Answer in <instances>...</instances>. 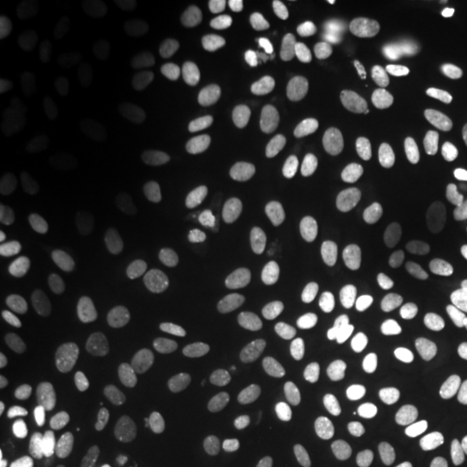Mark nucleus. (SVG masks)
<instances>
[{
	"instance_id": "1",
	"label": "nucleus",
	"mask_w": 467,
	"mask_h": 467,
	"mask_svg": "<svg viewBox=\"0 0 467 467\" xmlns=\"http://www.w3.org/2000/svg\"><path fill=\"white\" fill-rule=\"evenodd\" d=\"M200 320L210 336L241 355H260L268 344L265 320L232 296H208L200 307Z\"/></svg>"
},
{
	"instance_id": "2",
	"label": "nucleus",
	"mask_w": 467,
	"mask_h": 467,
	"mask_svg": "<svg viewBox=\"0 0 467 467\" xmlns=\"http://www.w3.org/2000/svg\"><path fill=\"white\" fill-rule=\"evenodd\" d=\"M121 407L145 426H180L195 418L197 402L186 389L171 381H148L128 389Z\"/></svg>"
},
{
	"instance_id": "3",
	"label": "nucleus",
	"mask_w": 467,
	"mask_h": 467,
	"mask_svg": "<svg viewBox=\"0 0 467 467\" xmlns=\"http://www.w3.org/2000/svg\"><path fill=\"white\" fill-rule=\"evenodd\" d=\"M296 279L309 295L336 309H355L366 295L364 279L353 268L323 255L301 260Z\"/></svg>"
},
{
	"instance_id": "4",
	"label": "nucleus",
	"mask_w": 467,
	"mask_h": 467,
	"mask_svg": "<svg viewBox=\"0 0 467 467\" xmlns=\"http://www.w3.org/2000/svg\"><path fill=\"white\" fill-rule=\"evenodd\" d=\"M203 17L210 31L234 46L258 44L271 28L266 9L251 0H213L203 5Z\"/></svg>"
},
{
	"instance_id": "5",
	"label": "nucleus",
	"mask_w": 467,
	"mask_h": 467,
	"mask_svg": "<svg viewBox=\"0 0 467 467\" xmlns=\"http://www.w3.org/2000/svg\"><path fill=\"white\" fill-rule=\"evenodd\" d=\"M100 20L93 0H58L42 17V39L52 50H66L91 37Z\"/></svg>"
},
{
	"instance_id": "6",
	"label": "nucleus",
	"mask_w": 467,
	"mask_h": 467,
	"mask_svg": "<svg viewBox=\"0 0 467 467\" xmlns=\"http://www.w3.org/2000/svg\"><path fill=\"white\" fill-rule=\"evenodd\" d=\"M353 396L361 409L379 416H399L413 411L426 400V392L418 383L402 377L370 375L361 377L353 388Z\"/></svg>"
},
{
	"instance_id": "7",
	"label": "nucleus",
	"mask_w": 467,
	"mask_h": 467,
	"mask_svg": "<svg viewBox=\"0 0 467 467\" xmlns=\"http://www.w3.org/2000/svg\"><path fill=\"white\" fill-rule=\"evenodd\" d=\"M309 74L320 89L331 93L355 91L372 76V63L364 52L353 48H329L314 55Z\"/></svg>"
},
{
	"instance_id": "8",
	"label": "nucleus",
	"mask_w": 467,
	"mask_h": 467,
	"mask_svg": "<svg viewBox=\"0 0 467 467\" xmlns=\"http://www.w3.org/2000/svg\"><path fill=\"white\" fill-rule=\"evenodd\" d=\"M93 104H96V89L87 76L69 74L63 76L46 89L44 107L46 113L57 126L80 128L89 119Z\"/></svg>"
},
{
	"instance_id": "9",
	"label": "nucleus",
	"mask_w": 467,
	"mask_h": 467,
	"mask_svg": "<svg viewBox=\"0 0 467 467\" xmlns=\"http://www.w3.org/2000/svg\"><path fill=\"white\" fill-rule=\"evenodd\" d=\"M9 299L25 303L33 309L39 331L50 329L66 309V288L35 275L31 268H20L9 279Z\"/></svg>"
},
{
	"instance_id": "10",
	"label": "nucleus",
	"mask_w": 467,
	"mask_h": 467,
	"mask_svg": "<svg viewBox=\"0 0 467 467\" xmlns=\"http://www.w3.org/2000/svg\"><path fill=\"white\" fill-rule=\"evenodd\" d=\"M388 161V143L377 130L358 128L337 139L327 151V165L334 173H353L375 169Z\"/></svg>"
},
{
	"instance_id": "11",
	"label": "nucleus",
	"mask_w": 467,
	"mask_h": 467,
	"mask_svg": "<svg viewBox=\"0 0 467 467\" xmlns=\"http://www.w3.org/2000/svg\"><path fill=\"white\" fill-rule=\"evenodd\" d=\"M385 197L383 180L372 175H361L336 186L331 192L329 210L336 223L344 227H355L370 217Z\"/></svg>"
},
{
	"instance_id": "12",
	"label": "nucleus",
	"mask_w": 467,
	"mask_h": 467,
	"mask_svg": "<svg viewBox=\"0 0 467 467\" xmlns=\"http://www.w3.org/2000/svg\"><path fill=\"white\" fill-rule=\"evenodd\" d=\"M52 219L58 236L66 243H78L91 230L89 191L83 182L76 180H61L52 189Z\"/></svg>"
},
{
	"instance_id": "13",
	"label": "nucleus",
	"mask_w": 467,
	"mask_h": 467,
	"mask_svg": "<svg viewBox=\"0 0 467 467\" xmlns=\"http://www.w3.org/2000/svg\"><path fill=\"white\" fill-rule=\"evenodd\" d=\"M126 348L117 337H96L83 344L66 361V377L74 383L102 381L119 370Z\"/></svg>"
},
{
	"instance_id": "14",
	"label": "nucleus",
	"mask_w": 467,
	"mask_h": 467,
	"mask_svg": "<svg viewBox=\"0 0 467 467\" xmlns=\"http://www.w3.org/2000/svg\"><path fill=\"white\" fill-rule=\"evenodd\" d=\"M206 148V137L197 128L161 132L148 139L143 145V159L156 171H175L186 162L200 159Z\"/></svg>"
},
{
	"instance_id": "15",
	"label": "nucleus",
	"mask_w": 467,
	"mask_h": 467,
	"mask_svg": "<svg viewBox=\"0 0 467 467\" xmlns=\"http://www.w3.org/2000/svg\"><path fill=\"white\" fill-rule=\"evenodd\" d=\"M192 189L202 213L210 219L225 217L232 206V169L219 156H203L192 175Z\"/></svg>"
},
{
	"instance_id": "16",
	"label": "nucleus",
	"mask_w": 467,
	"mask_h": 467,
	"mask_svg": "<svg viewBox=\"0 0 467 467\" xmlns=\"http://www.w3.org/2000/svg\"><path fill=\"white\" fill-rule=\"evenodd\" d=\"M232 132L243 148L251 151H266L275 139V109L265 100L251 98L232 110Z\"/></svg>"
},
{
	"instance_id": "17",
	"label": "nucleus",
	"mask_w": 467,
	"mask_h": 467,
	"mask_svg": "<svg viewBox=\"0 0 467 467\" xmlns=\"http://www.w3.org/2000/svg\"><path fill=\"white\" fill-rule=\"evenodd\" d=\"M448 107L431 96H418L402 109L399 134L407 145H424L446 126Z\"/></svg>"
},
{
	"instance_id": "18",
	"label": "nucleus",
	"mask_w": 467,
	"mask_h": 467,
	"mask_svg": "<svg viewBox=\"0 0 467 467\" xmlns=\"http://www.w3.org/2000/svg\"><path fill=\"white\" fill-rule=\"evenodd\" d=\"M175 69L173 46L161 39L148 48L134 69V91L141 100H151L165 89Z\"/></svg>"
},
{
	"instance_id": "19",
	"label": "nucleus",
	"mask_w": 467,
	"mask_h": 467,
	"mask_svg": "<svg viewBox=\"0 0 467 467\" xmlns=\"http://www.w3.org/2000/svg\"><path fill=\"white\" fill-rule=\"evenodd\" d=\"M400 175L402 182L426 202H441L452 184V173L448 165L429 156L405 162Z\"/></svg>"
},
{
	"instance_id": "20",
	"label": "nucleus",
	"mask_w": 467,
	"mask_h": 467,
	"mask_svg": "<svg viewBox=\"0 0 467 467\" xmlns=\"http://www.w3.org/2000/svg\"><path fill=\"white\" fill-rule=\"evenodd\" d=\"M109 275L115 290L124 299L132 301L141 296L145 288V268L130 244L121 238H117L109 247Z\"/></svg>"
},
{
	"instance_id": "21",
	"label": "nucleus",
	"mask_w": 467,
	"mask_h": 467,
	"mask_svg": "<svg viewBox=\"0 0 467 467\" xmlns=\"http://www.w3.org/2000/svg\"><path fill=\"white\" fill-rule=\"evenodd\" d=\"M130 132V110L121 100H109L98 115V145L109 159H119L126 151Z\"/></svg>"
},
{
	"instance_id": "22",
	"label": "nucleus",
	"mask_w": 467,
	"mask_h": 467,
	"mask_svg": "<svg viewBox=\"0 0 467 467\" xmlns=\"http://www.w3.org/2000/svg\"><path fill=\"white\" fill-rule=\"evenodd\" d=\"M31 78V57L16 39L0 42V98L16 96Z\"/></svg>"
},
{
	"instance_id": "23",
	"label": "nucleus",
	"mask_w": 467,
	"mask_h": 467,
	"mask_svg": "<svg viewBox=\"0 0 467 467\" xmlns=\"http://www.w3.org/2000/svg\"><path fill=\"white\" fill-rule=\"evenodd\" d=\"M137 219L154 241H167L173 230V203L167 192L150 191L137 203Z\"/></svg>"
},
{
	"instance_id": "24",
	"label": "nucleus",
	"mask_w": 467,
	"mask_h": 467,
	"mask_svg": "<svg viewBox=\"0 0 467 467\" xmlns=\"http://www.w3.org/2000/svg\"><path fill=\"white\" fill-rule=\"evenodd\" d=\"M285 9L312 28H331L342 17L340 0H285Z\"/></svg>"
},
{
	"instance_id": "25",
	"label": "nucleus",
	"mask_w": 467,
	"mask_h": 467,
	"mask_svg": "<svg viewBox=\"0 0 467 467\" xmlns=\"http://www.w3.org/2000/svg\"><path fill=\"white\" fill-rule=\"evenodd\" d=\"M44 451L37 437L26 431L14 433L3 443L0 451V467H42Z\"/></svg>"
},
{
	"instance_id": "26",
	"label": "nucleus",
	"mask_w": 467,
	"mask_h": 467,
	"mask_svg": "<svg viewBox=\"0 0 467 467\" xmlns=\"http://www.w3.org/2000/svg\"><path fill=\"white\" fill-rule=\"evenodd\" d=\"M50 452L55 467H98L96 457L66 429L52 433Z\"/></svg>"
},
{
	"instance_id": "27",
	"label": "nucleus",
	"mask_w": 467,
	"mask_h": 467,
	"mask_svg": "<svg viewBox=\"0 0 467 467\" xmlns=\"http://www.w3.org/2000/svg\"><path fill=\"white\" fill-rule=\"evenodd\" d=\"M26 268H31L35 275L48 279V282L66 288L67 268L57 258V254L52 251L50 244H46L44 241H35L26 247Z\"/></svg>"
},
{
	"instance_id": "28",
	"label": "nucleus",
	"mask_w": 467,
	"mask_h": 467,
	"mask_svg": "<svg viewBox=\"0 0 467 467\" xmlns=\"http://www.w3.org/2000/svg\"><path fill=\"white\" fill-rule=\"evenodd\" d=\"M3 325L5 329H7V334L17 342L31 340L35 334H39V325H37V318H35L33 309L16 299H9L7 306H5Z\"/></svg>"
},
{
	"instance_id": "29",
	"label": "nucleus",
	"mask_w": 467,
	"mask_h": 467,
	"mask_svg": "<svg viewBox=\"0 0 467 467\" xmlns=\"http://www.w3.org/2000/svg\"><path fill=\"white\" fill-rule=\"evenodd\" d=\"M33 221V208L17 197H0V234H11Z\"/></svg>"
},
{
	"instance_id": "30",
	"label": "nucleus",
	"mask_w": 467,
	"mask_h": 467,
	"mask_svg": "<svg viewBox=\"0 0 467 467\" xmlns=\"http://www.w3.org/2000/svg\"><path fill=\"white\" fill-rule=\"evenodd\" d=\"M454 186H457V195L463 206L467 208V154L461 156L454 169Z\"/></svg>"
},
{
	"instance_id": "31",
	"label": "nucleus",
	"mask_w": 467,
	"mask_h": 467,
	"mask_svg": "<svg viewBox=\"0 0 467 467\" xmlns=\"http://www.w3.org/2000/svg\"><path fill=\"white\" fill-rule=\"evenodd\" d=\"M452 57L459 66L467 67V22L452 39Z\"/></svg>"
},
{
	"instance_id": "32",
	"label": "nucleus",
	"mask_w": 467,
	"mask_h": 467,
	"mask_svg": "<svg viewBox=\"0 0 467 467\" xmlns=\"http://www.w3.org/2000/svg\"><path fill=\"white\" fill-rule=\"evenodd\" d=\"M359 467H400V465L392 454L375 452V454H368V457L359 463Z\"/></svg>"
},
{
	"instance_id": "33",
	"label": "nucleus",
	"mask_w": 467,
	"mask_h": 467,
	"mask_svg": "<svg viewBox=\"0 0 467 467\" xmlns=\"http://www.w3.org/2000/svg\"><path fill=\"white\" fill-rule=\"evenodd\" d=\"M463 370H465V377H467V359H465V366H463Z\"/></svg>"
}]
</instances>
